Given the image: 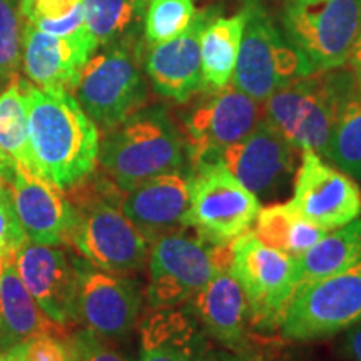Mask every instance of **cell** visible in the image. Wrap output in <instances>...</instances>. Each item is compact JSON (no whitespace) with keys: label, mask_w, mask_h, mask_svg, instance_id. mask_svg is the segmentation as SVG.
<instances>
[{"label":"cell","mask_w":361,"mask_h":361,"mask_svg":"<svg viewBox=\"0 0 361 361\" xmlns=\"http://www.w3.org/2000/svg\"><path fill=\"white\" fill-rule=\"evenodd\" d=\"M207 336L226 350L247 353L250 346V305L241 284L229 269L216 271L202 290L186 303Z\"/></svg>","instance_id":"cell-21"},{"label":"cell","mask_w":361,"mask_h":361,"mask_svg":"<svg viewBox=\"0 0 361 361\" xmlns=\"http://www.w3.org/2000/svg\"><path fill=\"white\" fill-rule=\"evenodd\" d=\"M13 173H16V161L8 157L6 152L0 149V184H8L12 186Z\"/></svg>","instance_id":"cell-38"},{"label":"cell","mask_w":361,"mask_h":361,"mask_svg":"<svg viewBox=\"0 0 361 361\" xmlns=\"http://www.w3.org/2000/svg\"><path fill=\"white\" fill-rule=\"evenodd\" d=\"M74 356L71 343L56 335H39L25 341V361H69Z\"/></svg>","instance_id":"cell-35"},{"label":"cell","mask_w":361,"mask_h":361,"mask_svg":"<svg viewBox=\"0 0 361 361\" xmlns=\"http://www.w3.org/2000/svg\"><path fill=\"white\" fill-rule=\"evenodd\" d=\"M191 204L186 216L207 245H231L250 231L261 211V201L224 168L221 161L191 166Z\"/></svg>","instance_id":"cell-10"},{"label":"cell","mask_w":361,"mask_h":361,"mask_svg":"<svg viewBox=\"0 0 361 361\" xmlns=\"http://www.w3.org/2000/svg\"><path fill=\"white\" fill-rule=\"evenodd\" d=\"M196 0H147L144 13V45H154L178 37L196 17Z\"/></svg>","instance_id":"cell-30"},{"label":"cell","mask_w":361,"mask_h":361,"mask_svg":"<svg viewBox=\"0 0 361 361\" xmlns=\"http://www.w3.org/2000/svg\"><path fill=\"white\" fill-rule=\"evenodd\" d=\"M101 49L80 71L74 97L107 133L147 106L149 85L142 67L144 40Z\"/></svg>","instance_id":"cell-5"},{"label":"cell","mask_w":361,"mask_h":361,"mask_svg":"<svg viewBox=\"0 0 361 361\" xmlns=\"http://www.w3.org/2000/svg\"><path fill=\"white\" fill-rule=\"evenodd\" d=\"M245 20V8L231 17L214 11L206 20L200 39L202 90L221 89L233 80Z\"/></svg>","instance_id":"cell-24"},{"label":"cell","mask_w":361,"mask_h":361,"mask_svg":"<svg viewBox=\"0 0 361 361\" xmlns=\"http://www.w3.org/2000/svg\"><path fill=\"white\" fill-rule=\"evenodd\" d=\"M351 69L355 72L361 74V19H360V27H358V32H356L353 47H351L350 57H348V64Z\"/></svg>","instance_id":"cell-39"},{"label":"cell","mask_w":361,"mask_h":361,"mask_svg":"<svg viewBox=\"0 0 361 361\" xmlns=\"http://www.w3.org/2000/svg\"><path fill=\"white\" fill-rule=\"evenodd\" d=\"M25 99L32 171L67 191L96 171L99 128L69 90L25 80Z\"/></svg>","instance_id":"cell-1"},{"label":"cell","mask_w":361,"mask_h":361,"mask_svg":"<svg viewBox=\"0 0 361 361\" xmlns=\"http://www.w3.org/2000/svg\"><path fill=\"white\" fill-rule=\"evenodd\" d=\"M11 188L25 236L40 245H64L74 218L64 189L17 162Z\"/></svg>","instance_id":"cell-20"},{"label":"cell","mask_w":361,"mask_h":361,"mask_svg":"<svg viewBox=\"0 0 361 361\" xmlns=\"http://www.w3.org/2000/svg\"><path fill=\"white\" fill-rule=\"evenodd\" d=\"M69 361H79V360H78V356H75V353H74V356H72V358H71Z\"/></svg>","instance_id":"cell-41"},{"label":"cell","mask_w":361,"mask_h":361,"mask_svg":"<svg viewBox=\"0 0 361 361\" xmlns=\"http://www.w3.org/2000/svg\"><path fill=\"white\" fill-rule=\"evenodd\" d=\"M25 239L13 204L12 188L8 184H0V258L16 256Z\"/></svg>","instance_id":"cell-32"},{"label":"cell","mask_w":361,"mask_h":361,"mask_svg":"<svg viewBox=\"0 0 361 361\" xmlns=\"http://www.w3.org/2000/svg\"><path fill=\"white\" fill-rule=\"evenodd\" d=\"M75 268L78 323L106 340H124L137 324L142 290L124 273L99 269L85 259H72Z\"/></svg>","instance_id":"cell-13"},{"label":"cell","mask_w":361,"mask_h":361,"mask_svg":"<svg viewBox=\"0 0 361 361\" xmlns=\"http://www.w3.org/2000/svg\"><path fill=\"white\" fill-rule=\"evenodd\" d=\"M69 343L79 361H128L119 351L112 348L109 340L87 328L75 333Z\"/></svg>","instance_id":"cell-34"},{"label":"cell","mask_w":361,"mask_h":361,"mask_svg":"<svg viewBox=\"0 0 361 361\" xmlns=\"http://www.w3.org/2000/svg\"><path fill=\"white\" fill-rule=\"evenodd\" d=\"M147 0H82L84 24L97 47L141 42Z\"/></svg>","instance_id":"cell-26"},{"label":"cell","mask_w":361,"mask_h":361,"mask_svg":"<svg viewBox=\"0 0 361 361\" xmlns=\"http://www.w3.org/2000/svg\"><path fill=\"white\" fill-rule=\"evenodd\" d=\"M353 78L355 71L343 66L293 80L263 102V119L291 146L324 156L338 106Z\"/></svg>","instance_id":"cell-4"},{"label":"cell","mask_w":361,"mask_h":361,"mask_svg":"<svg viewBox=\"0 0 361 361\" xmlns=\"http://www.w3.org/2000/svg\"><path fill=\"white\" fill-rule=\"evenodd\" d=\"M22 19L35 27L62 20L82 6V0H19Z\"/></svg>","instance_id":"cell-33"},{"label":"cell","mask_w":361,"mask_h":361,"mask_svg":"<svg viewBox=\"0 0 361 361\" xmlns=\"http://www.w3.org/2000/svg\"><path fill=\"white\" fill-rule=\"evenodd\" d=\"M290 206L318 228L333 231L361 216V191L353 178L303 149Z\"/></svg>","instance_id":"cell-14"},{"label":"cell","mask_w":361,"mask_h":361,"mask_svg":"<svg viewBox=\"0 0 361 361\" xmlns=\"http://www.w3.org/2000/svg\"><path fill=\"white\" fill-rule=\"evenodd\" d=\"M229 271L246 295L251 328L273 331L281 326L284 313L300 288L296 258L266 246L246 231L233 241Z\"/></svg>","instance_id":"cell-8"},{"label":"cell","mask_w":361,"mask_h":361,"mask_svg":"<svg viewBox=\"0 0 361 361\" xmlns=\"http://www.w3.org/2000/svg\"><path fill=\"white\" fill-rule=\"evenodd\" d=\"M19 276L42 310L61 326L78 323L75 316V268L59 246L25 241L16 255Z\"/></svg>","instance_id":"cell-18"},{"label":"cell","mask_w":361,"mask_h":361,"mask_svg":"<svg viewBox=\"0 0 361 361\" xmlns=\"http://www.w3.org/2000/svg\"><path fill=\"white\" fill-rule=\"evenodd\" d=\"M22 66V16L19 0H0V87L19 75Z\"/></svg>","instance_id":"cell-31"},{"label":"cell","mask_w":361,"mask_h":361,"mask_svg":"<svg viewBox=\"0 0 361 361\" xmlns=\"http://www.w3.org/2000/svg\"><path fill=\"white\" fill-rule=\"evenodd\" d=\"M255 236L266 246L298 258L322 239L328 231L308 223L286 204H274L261 209L256 218Z\"/></svg>","instance_id":"cell-28"},{"label":"cell","mask_w":361,"mask_h":361,"mask_svg":"<svg viewBox=\"0 0 361 361\" xmlns=\"http://www.w3.org/2000/svg\"><path fill=\"white\" fill-rule=\"evenodd\" d=\"M324 156L350 178L361 180V74L358 72H355L338 106Z\"/></svg>","instance_id":"cell-27"},{"label":"cell","mask_w":361,"mask_h":361,"mask_svg":"<svg viewBox=\"0 0 361 361\" xmlns=\"http://www.w3.org/2000/svg\"><path fill=\"white\" fill-rule=\"evenodd\" d=\"M263 119V106L233 84L201 90L180 114L188 162L221 161L226 147L246 137Z\"/></svg>","instance_id":"cell-9"},{"label":"cell","mask_w":361,"mask_h":361,"mask_svg":"<svg viewBox=\"0 0 361 361\" xmlns=\"http://www.w3.org/2000/svg\"><path fill=\"white\" fill-rule=\"evenodd\" d=\"M97 49V42L85 27L61 37L22 19V67L29 82L37 87L74 92L80 71Z\"/></svg>","instance_id":"cell-15"},{"label":"cell","mask_w":361,"mask_h":361,"mask_svg":"<svg viewBox=\"0 0 361 361\" xmlns=\"http://www.w3.org/2000/svg\"><path fill=\"white\" fill-rule=\"evenodd\" d=\"M341 353L348 361H361V322L345 329Z\"/></svg>","instance_id":"cell-37"},{"label":"cell","mask_w":361,"mask_h":361,"mask_svg":"<svg viewBox=\"0 0 361 361\" xmlns=\"http://www.w3.org/2000/svg\"><path fill=\"white\" fill-rule=\"evenodd\" d=\"M207 348V335L186 306L154 308L139 324L137 361H196Z\"/></svg>","instance_id":"cell-22"},{"label":"cell","mask_w":361,"mask_h":361,"mask_svg":"<svg viewBox=\"0 0 361 361\" xmlns=\"http://www.w3.org/2000/svg\"><path fill=\"white\" fill-rule=\"evenodd\" d=\"M295 151V146L261 119L246 137L224 149L221 162L252 194L269 197L291 178Z\"/></svg>","instance_id":"cell-17"},{"label":"cell","mask_w":361,"mask_h":361,"mask_svg":"<svg viewBox=\"0 0 361 361\" xmlns=\"http://www.w3.org/2000/svg\"><path fill=\"white\" fill-rule=\"evenodd\" d=\"M191 186L192 168L188 164L126 191L121 207L130 223L151 243L162 234L188 228Z\"/></svg>","instance_id":"cell-19"},{"label":"cell","mask_w":361,"mask_h":361,"mask_svg":"<svg viewBox=\"0 0 361 361\" xmlns=\"http://www.w3.org/2000/svg\"><path fill=\"white\" fill-rule=\"evenodd\" d=\"M0 361H25V343H19V345L2 351Z\"/></svg>","instance_id":"cell-40"},{"label":"cell","mask_w":361,"mask_h":361,"mask_svg":"<svg viewBox=\"0 0 361 361\" xmlns=\"http://www.w3.org/2000/svg\"><path fill=\"white\" fill-rule=\"evenodd\" d=\"M214 8L197 11L192 24L178 37L144 45L142 67L157 96L176 104H188L204 89L201 72L200 39Z\"/></svg>","instance_id":"cell-16"},{"label":"cell","mask_w":361,"mask_h":361,"mask_svg":"<svg viewBox=\"0 0 361 361\" xmlns=\"http://www.w3.org/2000/svg\"><path fill=\"white\" fill-rule=\"evenodd\" d=\"M361 261V216L341 228L328 231L316 245L296 258L300 288L328 278Z\"/></svg>","instance_id":"cell-25"},{"label":"cell","mask_w":361,"mask_h":361,"mask_svg":"<svg viewBox=\"0 0 361 361\" xmlns=\"http://www.w3.org/2000/svg\"><path fill=\"white\" fill-rule=\"evenodd\" d=\"M0 149L17 164L32 171L25 79L19 75L0 92Z\"/></svg>","instance_id":"cell-29"},{"label":"cell","mask_w":361,"mask_h":361,"mask_svg":"<svg viewBox=\"0 0 361 361\" xmlns=\"http://www.w3.org/2000/svg\"><path fill=\"white\" fill-rule=\"evenodd\" d=\"M196 361H266L263 356L255 353V351H247V353H238L231 350H218V348H207L200 355Z\"/></svg>","instance_id":"cell-36"},{"label":"cell","mask_w":361,"mask_h":361,"mask_svg":"<svg viewBox=\"0 0 361 361\" xmlns=\"http://www.w3.org/2000/svg\"><path fill=\"white\" fill-rule=\"evenodd\" d=\"M97 164L121 191L188 166L180 128L164 104L144 106L124 123L107 130Z\"/></svg>","instance_id":"cell-3"},{"label":"cell","mask_w":361,"mask_h":361,"mask_svg":"<svg viewBox=\"0 0 361 361\" xmlns=\"http://www.w3.org/2000/svg\"><path fill=\"white\" fill-rule=\"evenodd\" d=\"M246 20L231 84L258 102L293 80L313 74L308 59L283 34L261 0H245Z\"/></svg>","instance_id":"cell-6"},{"label":"cell","mask_w":361,"mask_h":361,"mask_svg":"<svg viewBox=\"0 0 361 361\" xmlns=\"http://www.w3.org/2000/svg\"><path fill=\"white\" fill-rule=\"evenodd\" d=\"M361 0H281L278 24L314 71L348 64Z\"/></svg>","instance_id":"cell-7"},{"label":"cell","mask_w":361,"mask_h":361,"mask_svg":"<svg viewBox=\"0 0 361 361\" xmlns=\"http://www.w3.org/2000/svg\"><path fill=\"white\" fill-rule=\"evenodd\" d=\"M39 335L66 338V328L51 322L22 283L16 256L0 258V353Z\"/></svg>","instance_id":"cell-23"},{"label":"cell","mask_w":361,"mask_h":361,"mask_svg":"<svg viewBox=\"0 0 361 361\" xmlns=\"http://www.w3.org/2000/svg\"><path fill=\"white\" fill-rule=\"evenodd\" d=\"M92 174L66 191L74 209L66 243L99 269L126 274L144 268L149 241L123 213L124 191Z\"/></svg>","instance_id":"cell-2"},{"label":"cell","mask_w":361,"mask_h":361,"mask_svg":"<svg viewBox=\"0 0 361 361\" xmlns=\"http://www.w3.org/2000/svg\"><path fill=\"white\" fill-rule=\"evenodd\" d=\"M147 259L146 298L152 310L186 305L219 271L213 258V246L184 229L151 241Z\"/></svg>","instance_id":"cell-12"},{"label":"cell","mask_w":361,"mask_h":361,"mask_svg":"<svg viewBox=\"0 0 361 361\" xmlns=\"http://www.w3.org/2000/svg\"><path fill=\"white\" fill-rule=\"evenodd\" d=\"M360 322L361 261L298 288L279 329L286 340L314 341L345 331Z\"/></svg>","instance_id":"cell-11"}]
</instances>
